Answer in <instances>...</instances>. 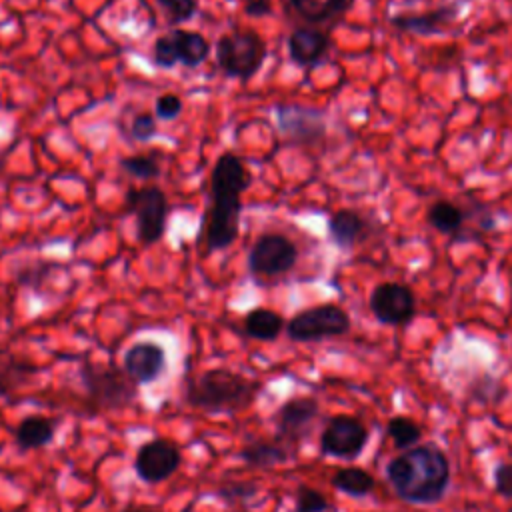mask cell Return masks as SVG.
I'll list each match as a JSON object with an SVG mask.
<instances>
[{"instance_id": "18", "label": "cell", "mask_w": 512, "mask_h": 512, "mask_svg": "<svg viewBox=\"0 0 512 512\" xmlns=\"http://www.w3.org/2000/svg\"><path fill=\"white\" fill-rule=\"evenodd\" d=\"M240 458L248 468H274L286 464L294 454L276 438H252L242 446Z\"/></svg>"}, {"instance_id": "2", "label": "cell", "mask_w": 512, "mask_h": 512, "mask_svg": "<svg viewBox=\"0 0 512 512\" xmlns=\"http://www.w3.org/2000/svg\"><path fill=\"white\" fill-rule=\"evenodd\" d=\"M386 478L396 496L410 504H436L450 484V464L436 444L402 450L386 464Z\"/></svg>"}, {"instance_id": "22", "label": "cell", "mask_w": 512, "mask_h": 512, "mask_svg": "<svg viewBox=\"0 0 512 512\" xmlns=\"http://www.w3.org/2000/svg\"><path fill=\"white\" fill-rule=\"evenodd\" d=\"M178 64H184L186 68L200 66L210 56V42L194 30L184 28H172Z\"/></svg>"}, {"instance_id": "11", "label": "cell", "mask_w": 512, "mask_h": 512, "mask_svg": "<svg viewBox=\"0 0 512 512\" xmlns=\"http://www.w3.org/2000/svg\"><path fill=\"white\" fill-rule=\"evenodd\" d=\"M182 462L180 448L170 438H152L144 442L134 456V472L146 484L168 480Z\"/></svg>"}, {"instance_id": "15", "label": "cell", "mask_w": 512, "mask_h": 512, "mask_svg": "<svg viewBox=\"0 0 512 512\" xmlns=\"http://www.w3.org/2000/svg\"><path fill=\"white\" fill-rule=\"evenodd\" d=\"M330 48V38L326 32L314 26H298L288 36V54L300 68L318 66Z\"/></svg>"}, {"instance_id": "21", "label": "cell", "mask_w": 512, "mask_h": 512, "mask_svg": "<svg viewBox=\"0 0 512 512\" xmlns=\"http://www.w3.org/2000/svg\"><path fill=\"white\" fill-rule=\"evenodd\" d=\"M54 434H56L54 420L32 414L20 420V424L16 426L14 438L20 450H36V448L48 446L54 440Z\"/></svg>"}, {"instance_id": "25", "label": "cell", "mask_w": 512, "mask_h": 512, "mask_svg": "<svg viewBox=\"0 0 512 512\" xmlns=\"http://www.w3.org/2000/svg\"><path fill=\"white\" fill-rule=\"evenodd\" d=\"M332 486L342 494H348L352 498H362L374 490V476L364 468L348 466V468L336 470V474L332 476Z\"/></svg>"}, {"instance_id": "28", "label": "cell", "mask_w": 512, "mask_h": 512, "mask_svg": "<svg viewBox=\"0 0 512 512\" xmlns=\"http://www.w3.org/2000/svg\"><path fill=\"white\" fill-rule=\"evenodd\" d=\"M258 494V484L252 480H230L218 486L216 496L224 500L228 506L248 504Z\"/></svg>"}, {"instance_id": "5", "label": "cell", "mask_w": 512, "mask_h": 512, "mask_svg": "<svg viewBox=\"0 0 512 512\" xmlns=\"http://www.w3.org/2000/svg\"><path fill=\"white\" fill-rule=\"evenodd\" d=\"M268 54L264 38L254 30H234L216 42L218 68L236 80L252 78Z\"/></svg>"}, {"instance_id": "20", "label": "cell", "mask_w": 512, "mask_h": 512, "mask_svg": "<svg viewBox=\"0 0 512 512\" xmlns=\"http://www.w3.org/2000/svg\"><path fill=\"white\" fill-rule=\"evenodd\" d=\"M328 236L338 248L348 250L366 236V220L356 210H336L328 218Z\"/></svg>"}, {"instance_id": "26", "label": "cell", "mask_w": 512, "mask_h": 512, "mask_svg": "<svg viewBox=\"0 0 512 512\" xmlns=\"http://www.w3.org/2000/svg\"><path fill=\"white\" fill-rule=\"evenodd\" d=\"M386 432L392 438L394 448H398L400 452L416 446V442L422 438L420 426L412 418H406V416L390 418L386 424Z\"/></svg>"}, {"instance_id": "16", "label": "cell", "mask_w": 512, "mask_h": 512, "mask_svg": "<svg viewBox=\"0 0 512 512\" xmlns=\"http://www.w3.org/2000/svg\"><path fill=\"white\" fill-rule=\"evenodd\" d=\"M458 14H460V6L454 2V4H444L420 14H394L390 16V24L410 34L432 36L442 32L448 24H452L458 18Z\"/></svg>"}, {"instance_id": "31", "label": "cell", "mask_w": 512, "mask_h": 512, "mask_svg": "<svg viewBox=\"0 0 512 512\" xmlns=\"http://www.w3.org/2000/svg\"><path fill=\"white\" fill-rule=\"evenodd\" d=\"M172 24H184L194 18L198 0H156Z\"/></svg>"}, {"instance_id": "29", "label": "cell", "mask_w": 512, "mask_h": 512, "mask_svg": "<svg viewBox=\"0 0 512 512\" xmlns=\"http://www.w3.org/2000/svg\"><path fill=\"white\" fill-rule=\"evenodd\" d=\"M120 168L136 180H154L160 174V164L154 156L134 154L120 160Z\"/></svg>"}, {"instance_id": "23", "label": "cell", "mask_w": 512, "mask_h": 512, "mask_svg": "<svg viewBox=\"0 0 512 512\" xmlns=\"http://www.w3.org/2000/svg\"><path fill=\"white\" fill-rule=\"evenodd\" d=\"M284 328V318L270 308H252L244 316V334L252 340L272 342Z\"/></svg>"}, {"instance_id": "36", "label": "cell", "mask_w": 512, "mask_h": 512, "mask_svg": "<svg viewBox=\"0 0 512 512\" xmlns=\"http://www.w3.org/2000/svg\"><path fill=\"white\" fill-rule=\"evenodd\" d=\"M244 12L252 18H262L272 14V2L270 0H246Z\"/></svg>"}, {"instance_id": "35", "label": "cell", "mask_w": 512, "mask_h": 512, "mask_svg": "<svg viewBox=\"0 0 512 512\" xmlns=\"http://www.w3.org/2000/svg\"><path fill=\"white\" fill-rule=\"evenodd\" d=\"M494 490L502 498H512V462H498L494 468Z\"/></svg>"}, {"instance_id": "3", "label": "cell", "mask_w": 512, "mask_h": 512, "mask_svg": "<svg viewBox=\"0 0 512 512\" xmlns=\"http://www.w3.org/2000/svg\"><path fill=\"white\" fill-rule=\"evenodd\" d=\"M260 392V382L228 368H210L184 386L188 406L206 414H236L252 406Z\"/></svg>"}, {"instance_id": "32", "label": "cell", "mask_w": 512, "mask_h": 512, "mask_svg": "<svg viewBox=\"0 0 512 512\" xmlns=\"http://www.w3.org/2000/svg\"><path fill=\"white\" fill-rule=\"evenodd\" d=\"M330 502L326 496L310 486H298L296 490V512H326Z\"/></svg>"}, {"instance_id": "33", "label": "cell", "mask_w": 512, "mask_h": 512, "mask_svg": "<svg viewBox=\"0 0 512 512\" xmlns=\"http://www.w3.org/2000/svg\"><path fill=\"white\" fill-rule=\"evenodd\" d=\"M182 100L176 94H162L154 102V116L160 120H176L182 114Z\"/></svg>"}, {"instance_id": "37", "label": "cell", "mask_w": 512, "mask_h": 512, "mask_svg": "<svg viewBox=\"0 0 512 512\" xmlns=\"http://www.w3.org/2000/svg\"><path fill=\"white\" fill-rule=\"evenodd\" d=\"M122 512H156V510H146V508H126Z\"/></svg>"}, {"instance_id": "6", "label": "cell", "mask_w": 512, "mask_h": 512, "mask_svg": "<svg viewBox=\"0 0 512 512\" xmlns=\"http://www.w3.org/2000/svg\"><path fill=\"white\" fill-rule=\"evenodd\" d=\"M350 330V316L336 304H318L294 314L286 324V334L294 342H320L344 336Z\"/></svg>"}, {"instance_id": "17", "label": "cell", "mask_w": 512, "mask_h": 512, "mask_svg": "<svg viewBox=\"0 0 512 512\" xmlns=\"http://www.w3.org/2000/svg\"><path fill=\"white\" fill-rule=\"evenodd\" d=\"M284 8L306 24L334 22L348 12L354 0H282Z\"/></svg>"}, {"instance_id": "9", "label": "cell", "mask_w": 512, "mask_h": 512, "mask_svg": "<svg viewBox=\"0 0 512 512\" xmlns=\"http://www.w3.org/2000/svg\"><path fill=\"white\" fill-rule=\"evenodd\" d=\"M368 442V428L354 416H332L320 434V452L340 460H356Z\"/></svg>"}, {"instance_id": "13", "label": "cell", "mask_w": 512, "mask_h": 512, "mask_svg": "<svg viewBox=\"0 0 512 512\" xmlns=\"http://www.w3.org/2000/svg\"><path fill=\"white\" fill-rule=\"evenodd\" d=\"M276 126L280 134L296 144H316L326 134V122L320 110L300 104H278Z\"/></svg>"}, {"instance_id": "19", "label": "cell", "mask_w": 512, "mask_h": 512, "mask_svg": "<svg viewBox=\"0 0 512 512\" xmlns=\"http://www.w3.org/2000/svg\"><path fill=\"white\" fill-rule=\"evenodd\" d=\"M468 218H470V212L450 200H436L434 204H430L426 212V220L434 230L442 234H450L456 240H466Z\"/></svg>"}, {"instance_id": "14", "label": "cell", "mask_w": 512, "mask_h": 512, "mask_svg": "<svg viewBox=\"0 0 512 512\" xmlns=\"http://www.w3.org/2000/svg\"><path fill=\"white\" fill-rule=\"evenodd\" d=\"M166 366L164 348L156 342H136L124 352L122 368L140 386L154 382Z\"/></svg>"}, {"instance_id": "30", "label": "cell", "mask_w": 512, "mask_h": 512, "mask_svg": "<svg viewBox=\"0 0 512 512\" xmlns=\"http://www.w3.org/2000/svg\"><path fill=\"white\" fill-rule=\"evenodd\" d=\"M152 62L162 70H170L178 64V54H176V44H174L172 30H168L166 34H162L154 40Z\"/></svg>"}, {"instance_id": "1", "label": "cell", "mask_w": 512, "mask_h": 512, "mask_svg": "<svg viewBox=\"0 0 512 512\" xmlns=\"http://www.w3.org/2000/svg\"><path fill=\"white\" fill-rule=\"evenodd\" d=\"M250 172L242 158L224 152L210 172V208L202 226L208 252L224 250L238 240L242 194L250 188Z\"/></svg>"}, {"instance_id": "7", "label": "cell", "mask_w": 512, "mask_h": 512, "mask_svg": "<svg viewBox=\"0 0 512 512\" xmlns=\"http://www.w3.org/2000/svg\"><path fill=\"white\" fill-rule=\"evenodd\" d=\"M126 208L136 216L138 242L150 246L158 242L166 232L168 220V198L158 186L130 188L124 196Z\"/></svg>"}, {"instance_id": "12", "label": "cell", "mask_w": 512, "mask_h": 512, "mask_svg": "<svg viewBox=\"0 0 512 512\" xmlns=\"http://www.w3.org/2000/svg\"><path fill=\"white\" fill-rule=\"evenodd\" d=\"M374 318L388 326H404L416 314L414 292L400 282H380L368 298Z\"/></svg>"}, {"instance_id": "27", "label": "cell", "mask_w": 512, "mask_h": 512, "mask_svg": "<svg viewBox=\"0 0 512 512\" xmlns=\"http://www.w3.org/2000/svg\"><path fill=\"white\" fill-rule=\"evenodd\" d=\"M54 268H56V262H52V260H34V262L22 264L14 272V278L20 286L38 290L46 282V278L52 274Z\"/></svg>"}, {"instance_id": "4", "label": "cell", "mask_w": 512, "mask_h": 512, "mask_svg": "<svg viewBox=\"0 0 512 512\" xmlns=\"http://www.w3.org/2000/svg\"><path fill=\"white\" fill-rule=\"evenodd\" d=\"M80 382L86 390L90 412H116L130 406L138 396V384L116 366L86 362L80 368Z\"/></svg>"}, {"instance_id": "10", "label": "cell", "mask_w": 512, "mask_h": 512, "mask_svg": "<svg viewBox=\"0 0 512 512\" xmlns=\"http://www.w3.org/2000/svg\"><path fill=\"white\" fill-rule=\"evenodd\" d=\"M320 412V404L312 396H296L286 400L276 416V440H280L292 454L298 450V444L310 434V428Z\"/></svg>"}, {"instance_id": "24", "label": "cell", "mask_w": 512, "mask_h": 512, "mask_svg": "<svg viewBox=\"0 0 512 512\" xmlns=\"http://www.w3.org/2000/svg\"><path fill=\"white\" fill-rule=\"evenodd\" d=\"M38 372L36 364L12 354H0V396H8Z\"/></svg>"}, {"instance_id": "34", "label": "cell", "mask_w": 512, "mask_h": 512, "mask_svg": "<svg viewBox=\"0 0 512 512\" xmlns=\"http://www.w3.org/2000/svg\"><path fill=\"white\" fill-rule=\"evenodd\" d=\"M156 116L150 114V112H142L138 114L134 120H132V126H130V134L132 138H136L138 142H148L156 136Z\"/></svg>"}, {"instance_id": "8", "label": "cell", "mask_w": 512, "mask_h": 512, "mask_svg": "<svg viewBox=\"0 0 512 512\" xmlns=\"http://www.w3.org/2000/svg\"><path fill=\"white\" fill-rule=\"evenodd\" d=\"M298 248L284 234H262L248 252V272L254 278H274L296 266Z\"/></svg>"}]
</instances>
